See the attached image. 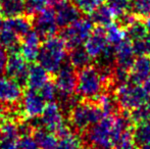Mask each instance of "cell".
<instances>
[{
	"label": "cell",
	"instance_id": "41",
	"mask_svg": "<svg viewBox=\"0 0 150 149\" xmlns=\"http://www.w3.org/2000/svg\"><path fill=\"white\" fill-rule=\"evenodd\" d=\"M142 20H144V24H145V26L147 27V29H148V31L150 32V14H149V16H147L146 18H142Z\"/></svg>",
	"mask_w": 150,
	"mask_h": 149
},
{
	"label": "cell",
	"instance_id": "18",
	"mask_svg": "<svg viewBox=\"0 0 150 149\" xmlns=\"http://www.w3.org/2000/svg\"><path fill=\"white\" fill-rule=\"evenodd\" d=\"M48 82H49V72H47L41 64H33L30 66L26 81L29 89L39 91Z\"/></svg>",
	"mask_w": 150,
	"mask_h": 149
},
{
	"label": "cell",
	"instance_id": "30",
	"mask_svg": "<svg viewBox=\"0 0 150 149\" xmlns=\"http://www.w3.org/2000/svg\"><path fill=\"white\" fill-rule=\"evenodd\" d=\"M130 11L139 18H146L150 14V0H132Z\"/></svg>",
	"mask_w": 150,
	"mask_h": 149
},
{
	"label": "cell",
	"instance_id": "44",
	"mask_svg": "<svg viewBox=\"0 0 150 149\" xmlns=\"http://www.w3.org/2000/svg\"><path fill=\"white\" fill-rule=\"evenodd\" d=\"M0 10H1V0H0Z\"/></svg>",
	"mask_w": 150,
	"mask_h": 149
},
{
	"label": "cell",
	"instance_id": "12",
	"mask_svg": "<svg viewBox=\"0 0 150 149\" xmlns=\"http://www.w3.org/2000/svg\"><path fill=\"white\" fill-rule=\"evenodd\" d=\"M54 12L58 26L61 28L69 26L81 18V11L67 0H53Z\"/></svg>",
	"mask_w": 150,
	"mask_h": 149
},
{
	"label": "cell",
	"instance_id": "5",
	"mask_svg": "<svg viewBox=\"0 0 150 149\" xmlns=\"http://www.w3.org/2000/svg\"><path fill=\"white\" fill-rule=\"evenodd\" d=\"M115 96L119 107L126 112H131L138 106L149 101V97L143 86L133 83L117 86L115 90Z\"/></svg>",
	"mask_w": 150,
	"mask_h": 149
},
{
	"label": "cell",
	"instance_id": "42",
	"mask_svg": "<svg viewBox=\"0 0 150 149\" xmlns=\"http://www.w3.org/2000/svg\"><path fill=\"white\" fill-rule=\"evenodd\" d=\"M138 149H150V144H147V145H142L140 146V148Z\"/></svg>",
	"mask_w": 150,
	"mask_h": 149
},
{
	"label": "cell",
	"instance_id": "21",
	"mask_svg": "<svg viewBox=\"0 0 150 149\" xmlns=\"http://www.w3.org/2000/svg\"><path fill=\"white\" fill-rule=\"evenodd\" d=\"M3 24L9 27L21 38L25 37L32 30V22L28 18L23 16L7 18L5 20H3Z\"/></svg>",
	"mask_w": 150,
	"mask_h": 149
},
{
	"label": "cell",
	"instance_id": "27",
	"mask_svg": "<svg viewBox=\"0 0 150 149\" xmlns=\"http://www.w3.org/2000/svg\"><path fill=\"white\" fill-rule=\"evenodd\" d=\"M133 135L138 146L150 144V121L137 124L133 131Z\"/></svg>",
	"mask_w": 150,
	"mask_h": 149
},
{
	"label": "cell",
	"instance_id": "33",
	"mask_svg": "<svg viewBox=\"0 0 150 149\" xmlns=\"http://www.w3.org/2000/svg\"><path fill=\"white\" fill-rule=\"evenodd\" d=\"M137 146L138 145H137L136 142H135L133 131L130 128V129L126 130V131L122 134V136L120 137L115 149H138Z\"/></svg>",
	"mask_w": 150,
	"mask_h": 149
},
{
	"label": "cell",
	"instance_id": "2",
	"mask_svg": "<svg viewBox=\"0 0 150 149\" xmlns=\"http://www.w3.org/2000/svg\"><path fill=\"white\" fill-rule=\"evenodd\" d=\"M110 83L96 66H88L77 75V93L84 100H96Z\"/></svg>",
	"mask_w": 150,
	"mask_h": 149
},
{
	"label": "cell",
	"instance_id": "11",
	"mask_svg": "<svg viewBox=\"0 0 150 149\" xmlns=\"http://www.w3.org/2000/svg\"><path fill=\"white\" fill-rule=\"evenodd\" d=\"M33 26L38 35L46 39L55 36L59 27L56 20L55 12L50 8H46L36 14L33 20Z\"/></svg>",
	"mask_w": 150,
	"mask_h": 149
},
{
	"label": "cell",
	"instance_id": "15",
	"mask_svg": "<svg viewBox=\"0 0 150 149\" xmlns=\"http://www.w3.org/2000/svg\"><path fill=\"white\" fill-rule=\"evenodd\" d=\"M115 66L130 70L136 59V54L133 47V42L125 39L115 46Z\"/></svg>",
	"mask_w": 150,
	"mask_h": 149
},
{
	"label": "cell",
	"instance_id": "28",
	"mask_svg": "<svg viewBox=\"0 0 150 149\" xmlns=\"http://www.w3.org/2000/svg\"><path fill=\"white\" fill-rule=\"evenodd\" d=\"M55 149H82V139L77 133L71 131L59 137Z\"/></svg>",
	"mask_w": 150,
	"mask_h": 149
},
{
	"label": "cell",
	"instance_id": "22",
	"mask_svg": "<svg viewBox=\"0 0 150 149\" xmlns=\"http://www.w3.org/2000/svg\"><path fill=\"white\" fill-rule=\"evenodd\" d=\"M125 32H126V38L132 42L143 39L150 33L147 27L145 26L144 20L139 18H137L132 24L125 28Z\"/></svg>",
	"mask_w": 150,
	"mask_h": 149
},
{
	"label": "cell",
	"instance_id": "34",
	"mask_svg": "<svg viewBox=\"0 0 150 149\" xmlns=\"http://www.w3.org/2000/svg\"><path fill=\"white\" fill-rule=\"evenodd\" d=\"M106 4L111 8L115 16V18L120 14L129 11L132 0H105Z\"/></svg>",
	"mask_w": 150,
	"mask_h": 149
},
{
	"label": "cell",
	"instance_id": "4",
	"mask_svg": "<svg viewBox=\"0 0 150 149\" xmlns=\"http://www.w3.org/2000/svg\"><path fill=\"white\" fill-rule=\"evenodd\" d=\"M69 124L77 133H84L105 117L104 112L97 104L90 100L78 102L69 112Z\"/></svg>",
	"mask_w": 150,
	"mask_h": 149
},
{
	"label": "cell",
	"instance_id": "1",
	"mask_svg": "<svg viewBox=\"0 0 150 149\" xmlns=\"http://www.w3.org/2000/svg\"><path fill=\"white\" fill-rule=\"evenodd\" d=\"M130 115L122 113L105 115L85 132V141L90 147L96 149H112L122 134L131 128Z\"/></svg>",
	"mask_w": 150,
	"mask_h": 149
},
{
	"label": "cell",
	"instance_id": "24",
	"mask_svg": "<svg viewBox=\"0 0 150 149\" xmlns=\"http://www.w3.org/2000/svg\"><path fill=\"white\" fill-rule=\"evenodd\" d=\"M26 11L25 0H1V12L6 18L23 16Z\"/></svg>",
	"mask_w": 150,
	"mask_h": 149
},
{
	"label": "cell",
	"instance_id": "17",
	"mask_svg": "<svg viewBox=\"0 0 150 149\" xmlns=\"http://www.w3.org/2000/svg\"><path fill=\"white\" fill-rule=\"evenodd\" d=\"M41 45V37L36 31L31 30L26 36L23 37L20 53L28 61H33L38 58Z\"/></svg>",
	"mask_w": 150,
	"mask_h": 149
},
{
	"label": "cell",
	"instance_id": "23",
	"mask_svg": "<svg viewBox=\"0 0 150 149\" xmlns=\"http://www.w3.org/2000/svg\"><path fill=\"white\" fill-rule=\"evenodd\" d=\"M91 59H92V57L88 54L85 48H82L81 46L73 48L69 55V64L73 66L75 68H79V70H82V68L90 66Z\"/></svg>",
	"mask_w": 150,
	"mask_h": 149
},
{
	"label": "cell",
	"instance_id": "3",
	"mask_svg": "<svg viewBox=\"0 0 150 149\" xmlns=\"http://www.w3.org/2000/svg\"><path fill=\"white\" fill-rule=\"evenodd\" d=\"M67 44L61 37H50L44 41L40 48L38 61L47 72L55 74L67 59Z\"/></svg>",
	"mask_w": 150,
	"mask_h": 149
},
{
	"label": "cell",
	"instance_id": "7",
	"mask_svg": "<svg viewBox=\"0 0 150 149\" xmlns=\"http://www.w3.org/2000/svg\"><path fill=\"white\" fill-rule=\"evenodd\" d=\"M54 85L59 95V102H64L74 97L77 90V75L71 64H63L55 73Z\"/></svg>",
	"mask_w": 150,
	"mask_h": 149
},
{
	"label": "cell",
	"instance_id": "39",
	"mask_svg": "<svg viewBox=\"0 0 150 149\" xmlns=\"http://www.w3.org/2000/svg\"><path fill=\"white\" fill-rule=\"evenodd\" d=\"M7 59H8V55H7V52H6V49L0 45V76L5 72Z\"/></svg>",
	"mask_w": 150,
	"mask_h": 149
},
{
	"label": "cell",
	"instance_id": "37",
	"mask_svg": "<svg viewBox=\"0 0 150 149\" xmlns=\"http://www.w3.org/2000/svg\"><path fill=\"white\" fill-rule=\"evenodd\" d=\"M39 93L41 94V96L44 98V100L46 102H48V103L49 102H53L54 99L56 98V96L58 95L55 85L53 83H51L50 81L39 90Z\"/></svg>",
	"mask_w": 150,
	"mask_h": 149
},
{
	"label": "cell",
	"instance_id": "29",
	"mask_svg": "<svg viewBox=\"0 0 150 149\" xmlns=\"http://www.w3.org/2000/svg\"><path fill=\"white\" fill-rule=\"evenodd\" d=\"M106 36L108 43L115 47L122 40L126 39V32L122 26H120L117 22H115L106 28Z\"/></svg>",
	"mask_w": 150,
	"mask_h": 149
},
{
	"label": "cell",
	"instance_id": "19",
	"mask_svg": "<svg viewBox=\"0 0 150 149\" xmlns=\"http://www.w3.org/2000/svg\"><path fill=\"white\" fill-rule=\"evenodd\" d=\"M33 137L39 149H55L58 142V136L44 128H34Z\"/></svg>",
	"mask_w": 150,
	"mask_h": 149
},
{
	"label": "cell",
	"instance_id": "6",
	"mask_svg": "<svg viewBox=\"0 0 150 149\" xmlns=\"http://www.w3.org/2000/svg\"><path fill=\"white\" fill-rule=\"evenodd\" d=\"M93 29H94V24L91 18H81L71 25L65 27L61 38L64 40L67 47L73 49L85 44Z\"/></svg>",
	"mask_w": 150,
	"mask_h": 149
},
{
	"label": "cell",
	"instance_id": "40",
	"mask_svg": "<svg viewBox=\"0 0 150 149\" xmlns=\"http://www.w3.org/2000/svg\"><path fill=\"white\" fill-rule=\"evenodd\" d=\"M142 86H143L145 92L147 93V95H148V97H149V99H150V78H149L148 80H147L146 82H145L144 84H143Z\"/></svg>",
	"mask_w": 150,
	"mask_h": 149
},
{
	"label": "cell",
	"instance_id": "8",
	"mask_svg": "<svg viewBox=\"0 0 150 149\" xmlns=\"http://www.w3.org/2000/svg\"><path fill=\"white\" fill-rule=\"evenodd\" d=\"M24 95L23 85L9 77L0 78V105L14 107L21 102Z\"/></svg>",
	"mask_w": 150,
	"mask_h": 149
},
{
	"label": "cell",
	"instance_id": "20",
	"mask_svg": "<svg viewBox=\"0 0 150 149\" xmlns=\"http://www.w3.org/2000/svg\"><path fill=\"white\" fill-rule=\"evenodd\" d=\"M90 18L93 24L97 25L98 27L107 28L115 23V16L108 5L103 3L98 8H96L92 13H90Z\"/></svg>",
	"mask_w": 150,
	"mask_h": 149
},
{
	"label": "cell",
	"instance_id": "43",
	"mask_svg": "<svg viewBox=\"0 0 150 149\" xmlns=\"http://www.w3.org/2000/svg\"><path fill=\"white\" fill-rule=\"evenodd\" d=\"M2 24H3V20H2V18H1V16H0V28H1Z\"/></svg>",
	"mask_w": 150,
	"mask_h": 149
},
{
	"label": "cell",
	"instance_id": "31",
	"mask_svg": "<svg viewBox=\"0 0 150 149\" xmlns=\"http://www.w3.org/2000/svg\"><path fill=\"white\" fill-rule=\"evenodd\" d=\"M130 117L133 123L140 124L150 121V101L138 106L130 112Z\"/></svg>",
	"mask_w": 150,
	"mask_h": 149
},
{
	"label": "cell",
	"instance_id": "14",
	"mask_svg": "<svg viewBox=\"0 0 150 149\" xmlns=\"http://www.w3.org/2000/svg\"><path fill=\"white\" fill-rule=\"evenodd\" d=\"M84 48L92 58H98L109 45L106 36V28L98 27L93 29L92 33L84 44Z\"/></svg>",
	"mask_w": 150,
	"mask_h": 149
},
{
	"label": "cell",
	"instance_id": "35",
	"mask_svg": "<svg viewBox=\"0 0 150 149\" xmlns=\"http://www.w3.org/2000/svg\"><path fill=\"white\" fill-rule=\"evenodd\" d=\"M49 1L50 0H25L26 11L30 16H36L47 8Z\"/></svg>",
	"mask_w": 150,
	"mask_h": 149
},
{
	"label": "cell",
	"instance_id": "38",
	"mask_svg": "<svg viewBox=\"0 0 150 149\" xmlns=\"http://www.w3.org/2000/svg\"><path fill=\"white\" fill-rule=\"evenodd\" d=\"M18 149H39L33 135L21 136L18 142Z\"/></svg>",
	"mask_w": 150,
	"mask_h": 149
},
{
	"label": "cell",
	"instance_id": "26",
	"mask_svg": "<svg viewBox=\"0 0 150 149\" xmlns=\"http://www.w3.org/2000/svg\"><path fill=\"white\" fill-rule=\"evenodd\" d=\"M96 102L100 106V108L102 109L105 115L115 114L117 109L119 108V104H117L115 94L102 93L96 99Z\"/></svg>",
	"mask_w": 150,
	"mask_h": 149
},
{
	"label": "cell",
	"instance_id": "13",
	"mask_svg": "<svg viewBox=\"0 0 150 149\" xmlns=\"http://www.w3.org/2000/svg\"><path fill=\"white\" fill-rule=\"evenodd\" d=\"M29 68L28 60L21 53L12 51V53L8 56L7 64H6L5 72L7 76L16 81L24 84L27 81Z\"/></svg>",
	"mask_w": 150,
	"mask_h": 149
},
{
	"label": "cell",
	"instance_id": "36",
	"mask_svg": "<svg viewBox=\"0 0 150 149\" xmlns=\"http://www.w3.org/2000/svg\"><path fill=\"white\" fill-rule=\"evenodd\" d=\"M136 56H150V33L145 38L133 42Z\"/></svg>",
	"mask_w": 150,
	"mask_h": 149
},
{
	"label": "cell",
	"instance_id": "32",
	"mask_svg": "<svg viewBox=\"0 0 150 149\" xmlns=\"http://www.w3.org/2000/svg\"><path fill=\"white\" fill-rule=\"evenodd\" d=\"M71 3L81 12L90 14L104 3L105 0H71Z\"/></svg>",
	"mask_w": 150,
	"mask_h": 149
},
{
	"label": "cell",
	"instance_id": "10",
	"mask_svg": "<svg viewBox=\"0 0 150 149\" xmlns=\"http://www.w3.org/2000/svg\"><path fill=\"white\" fill-rule=\"evenodd\" d=\"M22 113L28 119H38L42 115L46 107V101L39 91L29 89L23 95L21 100Z\"/></svg>",
	"mask_w": 150,
	"mask_h": 149
},
{
	"label": "cell",
	"instance_id": "25",
	"mask_svg": "<svg viewBox=\"0 0 150 149\" xmlns=\"http://www.w3.org/2000/svg\"><path fill=\"white\" fill-rule=\"evenodd\" d=\"M21 37L9 27L2 24L0 28V45L5 49H10L13 51L20 44Z\"/></svg>",
	"mask_w": 150,
	"mask_h": 149
},
{
	"label": "cell",
	"instance_id": "16",
	"mask_svg": "<svg viewBox=\"0 0 150 149\" xmlns=\"http://www.w3.org/2000/svg\"><path fill=\"white\" fill-rule=\"evenodd\" d=\"M150 78V56H137L130 68V83L143 85Z\"/></svg>",
	"mask_w": 150,
	"mask_h": 149
},
{
	"label": "cell",
	"instance_id": "9",
	"mask_svg": "<svg viewBox=\"0 0 150 149\" xmlns=\"http://www.w3.org/2000/svg\"><path fill=\"white\" fill-rule=\"evenodd\" d=\"M39 123L38 127L44 128L48 131L57 134V132L67 125L64 123V112L61 106L54 101L49 102L40 117Z\"/></svg>",
	"mask_w": 150,
	"mask_h": 149
}]
</instances>
